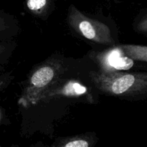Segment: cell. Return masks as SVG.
<instances>
[{
    "mask_svg": "<svg viewBox=\"0 0 147 147\" xmlns=\"http://www.w3.org/2000/svg\"><path fill=\"white\" fill-rule=\"evenodd\" d=\"M88 79L98 92L106 96L131 101L147 99V71L126 73L91 70Z\"/></svg>",
    "mask_w": 147,
    "mask_h": 147,
    "instance_id": "cell-1",
    "label": "cell"
},
{
    "mask_svg": "<svg viewBox=\"0 0 147 147\" xmlns=\"http://www.w3.org/2000/svg\"><path fill=\"white\" fill-rule=\"evenodd\" d=\"M68 66L62 57H51L34 67L29 75L18 103L31 106L32 100L55 80L67 76Z\"/></svg>",
    "mask_w": 147,
    "mask_h": 147,
    "instance_id": "cell-2",
    "label": "cell"
},
{
    "mask_svg": "<svg viewBox=\"0 0 147 147\" xmlns=\"http://www.w3.org/2000/svg\"><path fill=\"white\" fill-rule=\"evenodd\" d=\"M67 22L75 31L90 41L105 45H115L109 26L98 20L89 18L75 6L69 7Z\"/></svg>",
    "mask_w": 147,
    "mask_h": 147,
    "instance_id": "cell-3",
    "label": "cell"
},
{
    "mask_svg": "<svg viewBox=\"0 0 147 147\" xmlns=\"http://www.w3.org/2000/svg\"><path fill=\"white\" fill-rule=\"evenodd\" d=\"M61 98H81L88 102L93 100V96L87 85L80 81L79 78H67L66 76L55 80L37 95L32 102L31 106Z\"/></svg>",
    "mask_w": 147,
    "mask_h": 147,
    "instance_id": "cell-4",
    "label": "cell"
},
{
    "mask_svg": "<svg viewBox=\"0 0 147 147\" xmlns=\"http://www.w3.org/2000/svg\"><path fill=\"white\" fill-rule=\"evenodd\" d=\"M91 57L98 66V70L103 71L116 72L127 70L134 64V60L127 57L119 45L102 53H94Z\"/></svg>",
    "mask_w": 147,
    "mask_h": 147,
    "instance_id": "cell-5",
    "label": "cell"
},
{
    "mask_svg": "<svg viewBox=\"0 0 147 147\" xmlns=\"http://www.w3.org/2000/svg\"><path fill=\"white\" fill-rule=\"evenodd\" d=\"M97 137L94 134L88 133L77 136L60 137L55 140L52 146L56 147H90L97 142Z\"/></svg>",
    "mask_w": 147,
    "mask_h": 147,
    "instance_id": "cell-6",
    "label": "cell"
},
{
    "mask_svg": "<svg viewBox=\"0 0 147 147\" xmlns=\"http://www.w3.org/2000/svg\"><path fill=\"white\" fill-rule=\"evenodd\" d=\"M16 21L9 14L0 9V42L9 41L16 34Z\"/></svg>",
    "mask_w": 147,
    "mask_h": 147,
    "instance_id": "cell-7",
    "label": "cell"
},
{
    "mask_svg": "<svg viewBox=\"0 0 147 147\" xmlns=\"http://www.w3.org/2000/svg\"><path fill=\"white\" fill-rule=\"evenodd\" d=\"M56 0H25L29 11L34 15L45 19L50 14Z\"/></svg>",
    "mask_w": 147,
    "mask_h": 147,
    "instance_id": "cell-8",
    "label": "cell"
},
{
    "mask_svg": "<svg viewBox=\"0 0 147 147\" xmlns=\"http://www.w3.org/2000/svg\"><path fill=\"white\" fill-rule=\"evenodd\" d=\"M119 47L127 57L134 61L147 63V46L140 45L121 44Z\"/></svg>",
    "mask_w": 147,
    "mask_h": 147,
    "instance_id": "cell-9",
    "label": "cell"
},
{
    "mask_svg": "<svg viewBox=\"0 0 147 147\" xmlns=\"http://www.w3.org/2000/svg\"><path fill=\"white\" fill-rule=\"evenodd\" d=\"M13 49L12 43L10 42H0V70H3L4 66L8 62Z\"/></svg>",
    "mask_w": 147,
    "mask_h": 147,
    "instance_id": "cell-10",
    "label": "cell"
},
{
    "mask_svg": "<svg viewBox=\"0 0 147 147\" xmlns=\"http://www.w3.org/2000/svg\"><path fill=\"white\" fill-rule=\"evenodd\" d=\"M134 28L139 34L147 36V8L144 9L136 17Z\"/></svg>",
    "mask_w": 147,
    "mask_h": 147,
    "instance_id": "cell-11",
    "label": "cell"
},
{
    "mask_svg": "<svg viewBox=\"0 0 147 147\" xmlns=\"http://www.w3.org/2000/svg\"><path fill=\"white\" fill-rule=\"evenodd\" d=\"M13 78H14V76L10 72L3 73L0 76V93L9 85V83L12 80Z\"/></svg>",
    "mask_w": 147,
    "mask_h": 147,
    "instance_id": "cell-12",
    "label": "cell"
}]
</instances>
